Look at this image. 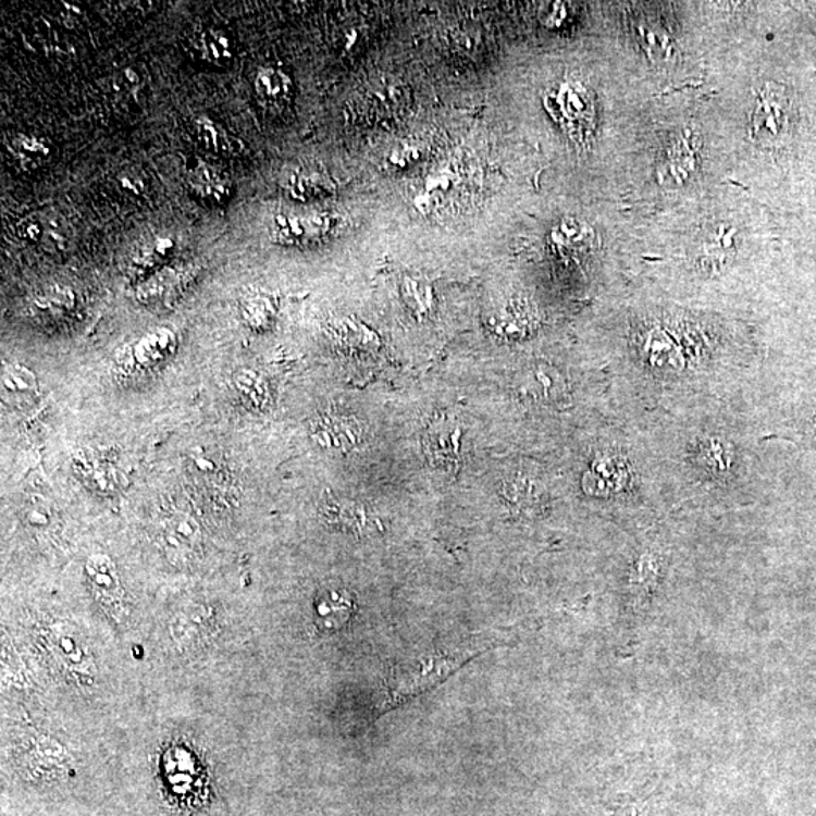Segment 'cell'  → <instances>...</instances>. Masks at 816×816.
I'll return each instance as SVG.
<instances>
[{"label": "cell", "instance_id": "cell-31", "mask_svg": "<svg viewBox=\"0 0 816 816\" xmlns=\"http://www.w3.org/2000/svg\"><path fill=\"white\" fill-rule=\"evenodd\" d=\"M535 318L530 305L522 301H516L515 305L508 306L505 312L497 318V326L504 334L510 336H520L530 332Z\"/></svg>", "mask_w": 816, "mask_h": 816}, {"label": "cell", "instance_id": "cell-8", "mask_svg": "<svg viewBox=\"0 0 816 816\" xmlns=\"http://www.w3.org/2000/svg\"><path fill=\"white\" fill-rule=\"evenodd\" d=\"M162 549L174 565H186L201 546L200 524L186 512H171L159 531Z\"/></svg>", "mask_w": 816, "mask_h": 816}, {"label": "cell", "instance_id": "cell-21", "mask_svg": "<svg viewBox=\"0 0 816 816\" xmlns=\"http://www.w3.org/2000/svg\"><path fill=\"white\" fill-rule=\"evenodd\" d=\"M38 396V381L30 369L17 363L3 364L2 398L8 406H33Z\"/></svg>", "mask_w": 816, "mask_h": 816}, {"label": "cell", "instance_id": "cell-37", "mask_svg": "<svg viewBox=\"0 0 816 816\" xmlns=\"http://www.w3.org/2000/svg\"><path fill=\"white\" fill-rule=\"evenodd\" d=\"M119 182L120 189L127 196H141L144 190L141 177L135 176V174H123Z\"/></svg>", "mask_w": 816, "mask_h": 816}, {"label": "cell", "instance_id": "cell-20", "mask_svg": "<svg viewBox=\"0 0 816 816\" xmlns=\"http://www.w3.org/2000/svg\"><path fill=\"white\" fill-rule=\"evenodd\" d=\"M5 149L11 161L25 171L41 169L52 157V146L48 139L27 132L8 136Z\"/></svg>", "mask_w": 816, "mask_h": 816}, {"label": "cell", "instance_id": "cell-22", "mask_svg": "<svg viewBox=\"0 0 816 816\" xmlns=\"http://www.w3.org/2000/svg\"><path fill=\"white\" fill-rule=\"evenodd\" d=\"M255 95L259 103L268 109L285 107L294 92V84L285 70L279 67H262L255 76Z\"/></svg>", "mask_w": 816, "mask_h": 816}, {"label": "cell", "instance_id": "cell-14", "mask_svg": "<svg viewBox=\"0 0 816 816\" xmlns=\"http://www.w3.org/2000/svg\"><path fill=\"white\" fill-rule=\"evenodd\" d=\"M196 274V268L189 263H171L144 279L136 289V298L144 305H157L166 301L184 289L186 283Z\"/></svg>", "mask_w": 816, "mask_h": 816}, {"label": "cell", "instance_id": "cell-27", "mask_svg": "<svg viewBox=\"0 0 816 816\" xmlns=\"http://www.w3.org/2000/svg\"><path fill=\"white\" fill-rule=\"evenodd\" d=\"M593 231L578 220H565L552 231L551 243L562 255H578L592 243Z\"/></svg>", "mask_w": 816, "mask_h": 816}, {"label": "cell", "instance_id": "cell-7", "mask_svg": "<svg viewBox=\"0 0 816 816\" xmlns=\"http://www.w3.org/2000/svg\"><path fill=\"white\" fill-rule=\"evenodd\" d=\"M185 184L189 193L209 208H223L232 200L233 182L221 166L200 157L185 162Z\"/></svg>", "mask_w": 816, "mask_h": 816}, {"label": "cell", "instance_id": "cell-9", "mask_svg": "<svg viewBox=\"0 0 816 816\" xmlns=\"http://www.w3.org/2000/svg\"><path fill=\"white\" fill-rule=\"evenodd\" d=\"M423 449L434 468L457 472L462 460V429L450 419H438L423 437Z\"/></svg>", "mask_w": 816, "mask_h": 816}, {"label": "cell", "instance_id": "cell-6", "mask_svg": "<svg viewBox=\"0 0 816 816\" xmlns=\"http://www.w3.org/2000/svg\"><path fill=\"white\" fill-rule=\"evenodd\" d=\"M336 225V218L330 213H277L272 218L270 235L280 245L306 247L329 238Z\"/></svg>", "mask_w": 816, "mask_h": 816}, {"label": "cell", "instance_id": "cell-25", "mask_svg": "<svg viewBox=\"0 0 816 816\" xmlns=\"http://www.w3.org/2000/svg\"><path fill=\"white\" fill-rule=\"evenodd\" d=\"M87 574L97 593L107 601H120L122 586L115 565L107 555H91L87 561Z\"/></svg>", "mask_w": 816, "mask_h": 816}, {"label": "cell", "instance_id": "cell-19", "mask_svg": "<svg viewBox=\"0 0 816 816\" xmlns=\"http://www.w3.org/2000/svg\"><path fill=\"white\" fill-rule=\"evenodd\" d=\"M629 481L628 465L616 456H602L593 461L584 475V490L592 496H608L620 492Z\"/></svg>", "mask_w": 816, "mask_h": 816}, {"label": "cell", "instance_id": "cell-28", "mask_svg": "<svg viewBox=\"0 0 816 816\" xmlns=\"http://www.w3.org/2000/svg\"><path fill=\"white\" fill-rule=\"evenodd\" d=\"M15 236L30 245L52 244L64 238L61 224L42 215H27L15 223Z\"/></svg>", "mask_w": 816, "mask_h": 816}, {"label": "cell", "instance_id": "cell-35", "mask_svg": "<svg viewBox=\"0 0 816 816\" xmlns=\"http://www.w3.org/2000/svg\"><path fill=\"white\" fill-rule=\"evenodd\" d=\"M272 312H274V307H272L270 299L262 297V295L244 299L243 314L248 325L260 329L271 320Z\"/></svg>", "mask_w": 816, "mask_h": 816}, {"label": "cell", "instance_id": "cell-1", "mask_svg": "<svg viewBox=\"0 0 816 816\" xmlns=\"http://www.w3.org/2000/svg\"><path fill=\"white\" fill-rule=\"evenodd\" d=\"M477 177V170L469 162L450 159L435 166L425 177L421 188L416 190L415 206L423 215L449 213L472 197L478 186Z\"/></svg>", "mask_w": 816, "mask_h": 816}, {"label": "cell", "instance_id": "cell-17", "mask_svg": "<svg viewBox=\"0 0 816 816\" xmlns=\"http://www.w3.org/2000/svg\"><path fill=\"white\" fill-rule=\"evenodd\" d=\"M520 394L531 401L540 404H557L567 398L565 376L558 369L547 364H535L523 372L520 380Z\"/></svg>", "mask_w": 816, "mask_h": 816}, {"label": "cell", "instance_id": "cell-11", "mask_svg": "<svg viewBox=\"0 0 816 816\" xmlns=\"http://www.w3.org/2000/svg\"><path fill=\"white\" fill-rule=\"evenodd\" d=\"M176 349V334L169 329H157L124 349L119 361L124 369H151L170 359Z\"/></svg>", "mask_w": 816, "mask_h": 816}, {"label": "cell", "instance_id": "cell-15", "mask_svg": "<svg viewBox=\"0 0 816 816\" xmlns=\"http://www.w3.org/2000/svg\"><path fill=\"white\" fill-rule=\"evenodd\" d=\"M189 49L198 61L213 67H228L236 58L235 41L215 26L200 27L190 35Z\"/></svg>", "mask_w": 816, "mask_h": 816}, {"label": "cell", "instance_id": "cell-3", "mask_svg": "<svg viewBox=\"0 0 816 816\" xmlns=\"http://www.w3.org/2000/svg\"><path fill=\"white\" fill-rule=\"evenodd\" d=\"M544 107L574 141L584 143L594 127L592 92L579 82H562L544 97Z\"/></svg>", "mask_w": 816, "mask_h": 816}, {"label": "cell", "instance_id": "cell-30", "mask_svg": "<svg viewBox=\"0 0 816 816\" xmlns=\"http://www.w3.org/2000/svg\"><path fill=\"white\" fill-rule=\"evenodd\" d=\"M695 147L690 134L680 135L678 141L671 144L667 153V169L671 177L685 181L695 165Z\"/></svg>", "mask_w": 816, "mask_h": 816}, {"label": "cell", "instance_id": "cell-18", "mask_svg": "<svg viewBox=\"0 0 816 816\" xmlns=\"http://www.w3.org/2000/svg\"><path fill=\"white\" fill-rule=\"evenodd\" d=\"M322 516L330 524L357 535L381 531V523L367 507L349 500L330 499L322 504Z\"/></svg>", "mask_w": 816, "mask_h": 816}, {"label": "cell", "instance_id": "cell-33", "mask_svg": "<svg viewBox=\"0 0 816 816\" xmlns=\"http://www.w3.org/2000/svg\"><path fill=\"white\" fill-rule=\"evenodd\" d=\"M73 305V294L64 287H49L34 298V309L40 313H64Z\"/></svg>", "mask_w": 816, "mask_h": 816}, {"label": "cell", "instance_id": "cell-32", "mask_svg": "<svg viewBox=\"0 0 816 816\" xmlns=\"http://www.w3.org/2000/svg\"><path fill=\"white\" fill-rule=\"evenodd\" d=\"M404 298L418 317L430 313L433 307V289L429 282L422 279L407 277L403 285Z\"/></svg>", "mask_w": 816, "mask_h": 816}, {"label": "cell", "instance_id": "cell-34", "mask_svg": "<svg viewBox=\"0 0 816 816\" xmlns=\"http://www.w3.org/2000/svg\"><path fill=\"white\" fill-rule=\"evenodd\" d=\"M53 508L52 505L40 496H29L25 504H23V517H25L26 523L34 528H48L53 520Z\"/></svg>", "mask_w": 816, "mask_h": 816}, {"label": "cell", "instance_id": "cell-36", "mask_svg": "<svg viewBox=\"0 0 816 816\" xmlns=\"http://www.w3.org/2000/svg\"><path fill=\"white\" fill-rule=\"evenodd\" d=\"M706 460L709 461V465L713 466L714 469L725 470L726 466H728V461H726V450L718 442H710L709 445H707Z\"/></svg>", "mask_w": 816, "mask_h": 816}, {"label": "cell", "instance_id": "cell-4", "mask_svg": "<svg viewBox=\"0 0 816 816\" xmlns=\"http://www.w3.org/2000/svg\"><path fill=\"white\" fill-rule=\"evenodd\" d=\"M466 660H469L468 655H434L431 658L419 660L415 666L404 668L398 675L394 673V678L388 683L386 702L381 706V710L391 709L398 703L406 702L407 698H413L416 695L425 693L430 688L448 678Z\"/></svg>", "mask_w": 816, "mask_h": 816}, {"label": "cell", "instance_id": "cell-12", "mask_svg": "<svg viewBox=\"0 0 816 816\" xmlns=\"http://www.w3.org/2000/svg\"><path fill=\"white\" fill-rule=\"evenodd\" d=\"M313 442L330 453H348L360 442L359 421L345 415H322L310 425Z\"/></svg>", "mask_w": 816, "mask_h": 816}, {"label": "cell", "instance_id": "cell-26", "mask_svg": "<svg viewBox=\"0 0 816 816\" xmlns=\"http://www.w3.org/2000/svg\"><path fill=\"white\" fill-rule=\"evenodd\" d=\"M504 499L517 511L528 510L542 500L543 487L535 478L515 473L505 478L503 485Z\"/></svg>", "mask_w": 816, "mask_h": 816}, {"label": "cell", "instance_id": "cell-5", "mask_svg": "<svg viewBox=\"0 0 816 816\" xmlns=\"http://www.w3.org/2000/svg\"><path fill=\"white\" fill-rule=\"evenodd\" d=\"M741 233L732 221H714L703 228L695 244V263L703 274H722L738 255Z\"/></svg>", "mask_w": 816, "mask_h": 816}, {"label": "cell", "instance_id": "cell-23", "mask_svg": "<svg viewBox=\"0 0 816 816\" xmlns=\"http://www.w3.org/2000/svg\"><path fill=\"white\" fill-rule=\"evenodd\" d=\"M336 182L325 171L309 169L295 170L286 178L285 190L287 196L298 201L317 200L332 196L336 190Z\"/></svg>", "mask_w": 816, "mask_h": 816}, {"label": "cell", "instance_id": "cell-10", "mask_svg": "<svg viewBox=\"0 0 816 816\" xmlns=\"http://www.w3.org/2000/svg\"><path fill=\"white\" fill-rule=\"evenodd\" d=\"M73 469L81 483L97 495H114L124 485V475L115 462L95 449L79 450L73 458Z\"/></svg>", "mask_w": 816, "mask_h": 816}, {"label": "cell", "instance_id": "cell-24", "mask_svg": "<svg viewBox=\"0 0 816 816\" xmlns=\"http://www.w3.org/2000/svg\"><path fill=\"white\" fill-rule=\"evenodd\" d=\"M353 606V597L347 590L337 586L326 589L314 605L318 623L324 629H339L351 617Z\"/></svg>", "mask_w": 816, "mask_h": 816}, {"label": "cell", "instance_id": "cell-2", "mask_svg": "<svg viewBox=\"0 0 816 816\" xmlns=\"http://www.w3.org/2000/svg\"><path fill=\"white\" fill-rule=\"evenodd\" d=\"M794 120L795 108L787 89L769 82L757 92L750 134L761 146H777L791 135Z\"/></svg>", "mask_w": 816, "mask_h": 816}, {"label": "cell", "instance_id": "cell-16", "mask_svg": "<svg viewBox=\"0 0 816 816\" xmlns=\"http://www.w3.org/2000/svg\"><path fill=\"white\" fill-rule=\"evenodd\" d=\"M190 134L203 149L221 158H238L245 151L244 143L224 124L212 116L197 115L190 120Z\"/></svg>", "mask_w": 816, "mask_h": 816}, {"label": "cell", "instance_id": "cell-29", "mask_svg": "<svg viewBox=\"0 0 816 816\" xmlns=\"http://www.w3.org/2000/svg\"><path fill=\"white\" fill-rule=\"evenodd\" d=\"M233 386L248 408H263L268 401L265 380L252 369H239L233 374Z\"/></svg>", "mask_w": 816, "mask_h": 816}, {"label": "cell", "instance_id": "cell-13", "mask_svg": "<svg viewBox=\"0 0 816 816\" xmlns=\"http://www.w3.org/2000/svg\"><path fill=\"white\" fill-rule=\"evenodd\" d=\"M178 251L177 239L165 233L146 236L135 245L129 256V267L135 274H146V279L162 268L174 263Z\"/></svg>", "mask_w": 816, "mask_h": 816}]
</instances>
